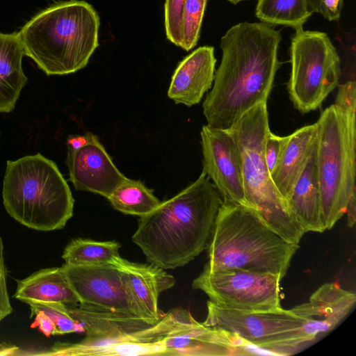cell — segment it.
<instances>
[{"mask_svg":"<svg viewBox=\"0 0 356 356\" xmlns=\"http://www.w3.org/2000/svg\"><path fill=\"white\" fill-rule=\"evenodd\" d=\"M120 245L115 241H97L88 238L71 241L65 248L62 259L73 265H101L112 264L120 255Z\"/></svg>","mask_w":356,"mask_h":356,"instance_id":"25","label":"cell"},{"mask_svg":"<svg viewBox=\"0 0 356 356\" xmlns=\"http://www.w3.org/2000/svg\"><path fill=\"white\" fill-rule=\"evenodd\" d=\"M304 322L291 309L239 311L219 307L209 300L202 323L224 330L254 349L273 355H292L308 346L302 331Z\"/></svg>","mask_w":356,"mask_h":356,"instance_id":"10","label":"cell"},{"mask_svg":"<svg viewBox=\"0 0 356 356\" xmlns=\"http://www.w3.org/2000/svg\"><path fill=\"white\" fill-rule=\"evenodd\" d=\"M29 305L31 308V317L38 312H42L53 321L56 327V335L83 332L81 325L72 316L68 307L65 304L38 302Z\"/></svg>","mask_w":356,"mask_h":356,"instance_id":"27","label":"cell"},{"mask_svg":"<svg viewBox=\"0 0 356 356\" xmlns=\"http://www.w3.org/2000/svg\"><path fill=\"white\" fill-rule=\"evenodd\" d=\"M313 13L321 15L325 19L333 22L340 18L343 0H309Z\"/></svg>","mask_w":356,"mask_h":356,"instance_id":"31","label":"cell"},{"mask_svg":"<svg viewBox=\"0 0 356 356\" xmlns=\"http://www.w3.org/2000/svg\"><path fill=\"white\" fill-rule=\"evenodd\" d=\"M17 347L13 345H0V356L15 355Z\"/></svg>","mask_w":356,"mask_h":356,"instance_id":"36","label":"cell"},{"mask_svg":"<svg viewBox=\"0 0 356 356\" xmlns=\"http://www.w3.org/2000/svg\"><path fill=\"white\" fill-rule=\"evenodd\" d=\"M343 113L347 120L355 124L356 83L348 81L339 86L334 104Z\"/></svg>","mask_w":356,"mask_h":356,"instance_id":"29","label":"cell"},{"mask_svg":"<svg viewBox=\"0 0 356 356\" xmlns=\"http://www.w3.org/2000/svg\"><path fill=\"white\" fill-rule=\"evenodd\" d=\"M286 203L305 233L323 232L316 143L307 162L295 183Z\"/></svg>","mask_w":356,"mask_h":356,"instance_id":"19","label":"cell"},{"mask_svg":"<svg viewBox=\"0 0 356 356\" xmlns=\"http://www.w3.org/2000/svg\"><path fill=\"white\" fill-rule=\"evenodd\" d=\"M227 130L237 147L249 205L280 236L299 244L305 233L275 187L264 159L270 131L266 103L253 107Z\"/></svg>","mask_w":356,"mask_h":356,"instance_id":"6","label":"cell"},{"mask_svg":"<svg viewBox=\"0 0 356 356\" xmlns=\"http://www.w3.org/2000/svg\"><path fill=\"white\" fill-rule=\"evenodd\" d=\"M72 316L82 326L86 337L76 343L56 342L45 356H107L111 346L126 342L150 343L164 337L179 321L181 309L165 314L154 322L143 317L79 304L68 307Z\"/></svg>","mask_w":356,"mask_h":356,"instance_id":"8","label":"cell"},{"mask_svg":"<svg viewBox=\"0 0 356 356\" xmlns=\"http://www.w3.org/2000/svg\"><path fill=\"white\" fill-rule=\"evenodd\" d=\"M299 244L273 231L251 207L222 202L207 248L204 270L238 268L286 275Z\"/></svg>","mask_w":356,"mask_h":356,"instance_id":"4","label":"cell"},{"mask_svg":"<svg viewBox=\"0 0 356 356\" xmlns=\"http://www.w3.org/2000/svg\"><path fill=\"white\" fill-rule=\"evenodd\" d=\"M2 197L10 216L38 231L61 229L73 216L74 199L67 181L40 153L7 161Z\"/></svg>","mask_w":356,"mask_h":356,"instance_id":"5","label":"cell"},{"mask_svg":"<svg viewBox=\"0 0 356 356\" xmlns=\"http://www.w3.org/2000/svg\"><path fill=\"white\" fill-rule=\"evenodd\" d=\"M99 17L85 1H60L41 10L18 31L24 56L47 76L84 68L99 46Z\"/></svg>","mask_w":356,"mask_h":356,"instance_id":"3","label":"cell"},{"mask_svg":"<svg viewBox=\"0 0 356 356\" xmlns=\"http://www.w3.org/2000/svg\"><path fill=\"white\" fill-rule=\"evenodd\" d=\"M35 318L31 328L38 327L39 330L47 337L56 335V327L53 321L44 312H38L34 314Z\"/></svg>","mask_w":356,"mask_h":356,"instance_id":"33","label":"cell"},{"mask_svg":"<svg viewBox=\"0 0 356 356\" xmlns=\"http://www.w3.org/2000/svg\"><path fill=\"white\" fill-rule=\"evenodd\" d=\"M312 14L309 0H257L255 9L261 22L294 29L302 27Z\"/></svg>","mask_w":356,"mask_h":356,"instance_id":"23","label":"cell"},{"mask_svg":"<svg viewBox=\"0 0 356 356\" xmlns=\"http://www.w3.org/2000/svg\"><path fill=\"white\" fill-rule=\"evenodd\" d=\"M163 355L216 356L253 354L235 335L197 321L184 309L175 326L159 340Z\"/></svg>","mask_w":356,"mask_h":356,"instance_id":"13","label":"cell"},{"mask_svg":"<svg viewBox=\"0 0 356 356\" xmlns=\"http://www.w3.org/2000/svg\"><path fill=\"white\" fill-rule=\"evenodd\" d=\"M13 297L27 304L61 302L76 307L79 300L60 267L39 270L17 281Z\"/></svg>","mask_w":356,"mask_h":356,"instance_id":"21","label":"cell"},{"mask_svg":"<svg viewBox=\"0 0 356 356\" xmlns=\"http://www.w3.org/2000/svg\"><path fill=\"white\" fill-rule=\"evenodd\" d=\"M24 56L18 31L0 32V113H9L15 109L27 83L22 68Z\"/></svg>","mask_w":356,"mask_h":356,"instance_id":"22","label":"cell"},{"mask_svg":"<svg viewBox=\"0 0 356 356\" xmlns=\"http://www.w3.org/2000/svg\"><path fill=\"white\" fill-rule=\"evenodd\" d=\"M345 213L347 214V223L348 227H353L355 223L356 191L351 194Z\"/></svg>","mask_w":356,"mask_h":356,"instance_id":"35","label":"cell"},{"mask_svg":"<svg viewBox=\"0 0 356 356\" xmlns=\"http://www.w3.org/2000/svg\"><path fill=\"white\" fill-rule=\"evenodd\" d=\"M107 200L115 210L139 217L151 212L161 202L143 182L129 178Z\"/></svg>","mask_w":356,"mask_h":356,"instance_id":"24","label":"cell"},{"mask_svg":"<svg viewBox=\"0 0 356 356\" xmlns=\"http://www.w3.org/2000/svg\"><path fill=\"white\" fill-rule=\"evenodd\" d=\"M60 268L78 297L79 304L145 318L131 296L122 271L113 264L65 263Z\"/></svg>","mask_w":356,"mask_h":356,"instance_id":"12","label":"cell"},{"mask_svg":"<svg viewBox=\"0 0 356 356\" xmlns=\"http://www.w3.org/2000/svg\"><path fill=\"white\" fill-rule=\"evenodd\" d=\"M316 125L321 216L326 230L343 216L356 191V128L334 104L321 113Z\"/></svg>","mask_w":356,"mask_h":356,"instance_id":"7","label":"cell"},{"mask_svg":"<svg viewBox=\"0 0 356 356\" xmlns=\"http://www.w3.org/2000/svg\"><path fill=\"white\" fill-rule=\"evenodd\" d=\"M280 31L240 22L220 39L221 61L203 104L207 125L228 129L255 106L267 103L277 70Z\"/></svg>","mask_w":356,"mask_h":356,"instance_id":"1","label":"cell"},{"mask_svg":"<svg viewBox=\"0 0 356 356\" xmlns=\"http://www.w3.org/2000/svg\"><path fill=\"white\" fill-rule=\"evenodd\" d=\"M286 136H280L268 132L264 147V155L268 170L271 175L275 168L286 143Z\"/></svg>","mask_w":356,"mask_h":356,"instance_id":"30","label":"cell"},{"mask_svg":"<svg viewBox=\"0 0 356 356\" xmlns=\"http://www.w3.org/2000/svg\"><path fill=\"white\" fill-rule=\"evenodd\" d=\"M184 0H165L164 24L167 38L176 46L181 42V10Z\"/></svg>","mask_w":356,"mask_h":356,"instance_id":"28","label":"cell"},{"mask_svg":"<svg viewBox=\"0 0 356 356\" xmlns=\"http://www.w3.org/2000/svg\"><path fill=\"white\" fill-rule=\"evenodd\" d=\"M122 271L131 296L143 316L158 322L163 314L158 305L159 295L174 286L173 275L154 264L129 261L117 256L112 262Z\"/></svg>","mask_w":356,"mask_h":356,"instance_id":"18","label":"cell"},{"mask_svg":"<svg viewBox=\"0 0 356 356\" xmlns=\"http://www.w3.org/2000/svg\"><path fill=\"white\" fill-rule=\"evenodd\" d=\"M277 275L238 268L203 271L192 283L216 305L246 312L282 308L280 281Z\"/></svg>","mask_w":356,"mask_h":356,"instance_id":"11","label":"cell"},{"mask_svg":"<svg viewBox=\"0 0 356 356\" xmlns=\"http://www.w3.org/2000/svg\"><path fill=\"white\" fill-rule=\"evenodd\" d=\"M13 312L6 284V270L3 258V243L0 236V321Z\"/></svg>","mask_w":356,"mask_h":356,"instance_id":"32","label":"cell"},{"mask_svg":"<svg viewBox=\"0 0 356 356\" xmlns=\"http://www.w3.org/2000/svg\"><path fill=\"white\" fill-rule=\"evenodd\" d=\"M216 59L214 48L200 47L185 57L175 69L168 96L176 104H199L213 82Z\"/></svg>","mask_w":356,"mask_h":356,"instance_id":"17","label":"cell"},{"mask_svg":"<svg viewBox=\"0 0 356 356\" xmlns=\"http://www.w3.org/2000/svg\"><path fill=\"white\" fill-rule=\"evenodd\" d=\"M70 180L77 191L106 199L128 178L115 166L98 137L76 150H67Z\"/></svg>","mask_w":356,"mask_h":356,"instance_id":"16","label":"cell"},{"mask_svg":"<svg viewBox=\"0 0 356 356\" xmlns=\"http://www.w3.org/2000/svg\"><path fill=\"white\" fill-rule=\"evenodd\" d=\"M97 136L90 132L83 135H70L67 138V150L73 151L82 147L92 141Z\"/></svg>","mask_w":356,"mask_h":356,"instance_id":"34","label":"cell"},{"mask_svg":"<svg viewBox=\"0 0 356 356\" xmlns=\"http://www.w3.org/2000/svg\"><path fill=\"white\" fill-rule=\"evenodd\" d=\"M202 172L224 202L249 206L245 197L241 161L236 143L227 129L204 125L200 132Z\"/></svg>","mask_w":356,"mask_h":356,"instance_id":"14","label":"cell"},{"mask_svg":"<svg viewBox=\"0 0 356 356\" xmlns=\"http://www.w3.org/2000/svg\"><path fill=\"white\" fill-rule=\"evenodd\" d=\"M356 295L334 283L316 289L307 302L291 309L304 319L302 331L309 345L334 330L355 306Z\"/></svg>","mask_w":356,"mask_h":356,"instance_id":"15","label":"cell"},{"mask_svg":"<svg viewBox=\"0 0 356 356\" xmlns=\"http://www.w3.org/2000/svg\"><path fill=\"white\" fill-rule=\"evenodd\" d=\"M222 202L202 172L193 183L140 216L132 241L150 264L164 270L182 267L207 250Z\"/></svg>","mask_w":356,"mask_h":356,"instance_id":"2","label":"cell"},{"mask_svg":"<svg viewBox=\"0 0 356 356\" xmlns=\"http://www.w3.org/2000/svg\"><path fill=\"white\" fill-rule=\"evenodd\" d=\"M290 47L291 75L288 91L302 113L318 108L338 86L341 62L329 36L318 31L298 28Z\"/></svg>","mask_w":356,"mask_h":356,"instance_id":"9","label":"cell"},{"mask_svg":"<svg viewBox=\"0 0 356 356\" xmlns=\"http://www.w3.org/2000/svg\"><path fill=\"white\" fill-rule=\"evenodd\" d=\"M316 137V123L304 126L287 136L282 153L270 175L275 187L285 200L307 162Z\"/></svg>","mask_w":356,"mask_h":356,"instance_id":"20","label":"cell"},{"mask_svg":"<svg viewBox=\"0 0 356 356\" xmlns=\"http://www.w3.org/2000/svg\"><path fill=\"white\" fill-rule=\"evenodd\" d=\"M208 1L184 0L181 10L179 47L185 51L191 50L198 42Z\"/></svg>","mask_w":356,"mask_h":356,"instance_id":"26","label":"cell"},{"mask_svg":"<svg viewBox=\"0 0 356 356\" xmlns=\"http://www.w3.org/2000/svg\"><path fill=\"white\" fill-rule=\"evenodd\" d=\"M227 1H229L232 4H237L238 3L243 1H245V0H227Z\"/></svg>","mask_w":356,"mask_h":356,"instance_id":"37","label":"cell"}]
</instances>
